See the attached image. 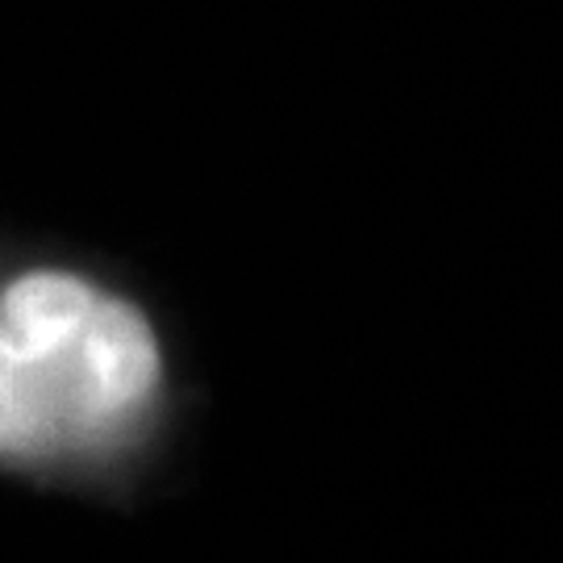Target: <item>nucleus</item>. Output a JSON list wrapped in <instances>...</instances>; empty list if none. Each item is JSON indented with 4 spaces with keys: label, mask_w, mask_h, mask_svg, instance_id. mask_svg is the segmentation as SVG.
Listing matches in <instances>:
<instances>
[{
    "label": "nucleus",
    "mask_w": 563,
    "mask_h": 563,
    "mask_svg": "<svg viewBox=\"0 0 563 563\" xmlns=\"http://www.w3.org/2000/svg\"><path fill=\"white\" fill-rule=\"evenodd\" d=\"M159 388V342L130 301L67 272L0 292V460L118 439Z\"/></svg>",
    "instance_id": "1"
}]
</instances>
